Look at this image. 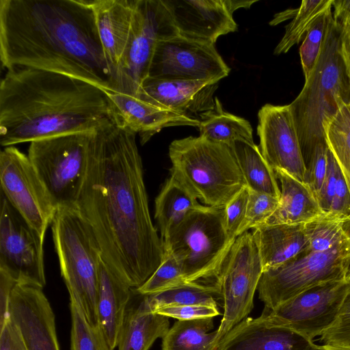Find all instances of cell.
Listing matches in <instances>:
<instances>
[{
	"mask_svg": "<svg viewBox=\"0 0 350 350\" xmlns=\"http://www.w3.org/2000/svg\"><path fill=\"white\" fill-rule=\"evenodd\" d=\"M76 208L103 261L132 288L161 263L163 245L150 217L136 133L116 121L95 129Z\"/></svg>",
	"mask_w": 350,
	"mask_h": 350,
	"instance_id": "cell-1",
	"label": "cell"
},
{
	"mask_svg": "<svg viewBox=\"0 0 350 350\" xmlns=\"http://www.w3.org/2000/svg\"><path fill=\"white\" fill-rule=\"evenodd\" d=\"M0 59L113 92V75L90 0H0Z\"/></svg>",
	"mask_w": 350,
	"mask_h": 350,
	"instance_id": "cell-2",
	"label": "cell"
},
{
	"mask_svg": "<svg viewBox=\"0 0 350 350\" xmlns=\"http://www.w3.org/2000/svg\"><path fill=\"white\" fill-rule=\"evenodd\" d=\"M113 121L106 90L80 79L16 66L1 81L2 146L89 131Z\"/></svg>",
	"mask_w": 350,
	"mask_h": 350,
	"instance_id": "cell-3",
	"label": "cell"
},
{
	"mask_svg": "<svg viewBox=\"0 0 350 350\" xmlns=\"http://www.w3.org/2000/svg\"><path fill=\"white\" fill-rule=\"evenodd\" d=\"M342 27L329 22L321 53L303 89L289 104L307 167L317 148L327 145L324 127L343 104L350 103V79L343 59Z\"/></svg>",
	"mask_w": 350,
	"mask_h": 350,
	"instance_id": "cell-4",
	"label": "cell"
},
{
	"mask_svg": "<svg viewBox=\"0 0 350 350\" xmlns=\"http://www.w3.org/2000/svg\"><path fill=\"white\" fill-rule=\"evenodd\" d=\"M170 176L205 206L224 207L244 187L231 148L199 137L174 140L169 146Z\"/></svg>",
	"mask_w": 350,
	"mask_h": 350,
	"instance_id": "cell-5",
	"label": "cell"
},
{
	"mask_svg": "<svg viewBox=\"0 0 350 350\" xmlns=\"http://www.w3.org/2000/svg\"><path fill=\"white\" fill-rule=\"evenodd\" d=\"M61 275L69 297L75 299L88 321L98 326L97 297L100 249L76 208H59L51 223Z\"/></svg>",
	"mask_w": 350,
	"mask_h": 350,
	"instance_id": "cell-6",
	"label": "cell"
},
{
	"mask_svg": "<svg viewBox=\"0 0 350 350\" xmlns=\"http://www.w3.org/2000/svg\"><path fill=\"white\" fill-rule=\"evenodd\" d=\"M225 207V206H224ZM224 207L202 205L191 212L163 242L188 282L213 279L234 240L226 231Z\"/></svg>",
	"mask_w": 350,
	"mask_h": 350,
	"instance_id": "cell-7",
	"label": "cell"
},
{
	"mask_svg": "<svg viewBox=\"0 0 350 350\" xmlns=\"http://www.w3.org/2000/svg\"><path fill=\"white\" fill-rule=\"evenodd\" d=\"M96 128L30 143L28 157L56 209L76 208Z\"/></svg>",
	"mask_w": 350,
	"mask_h": 350,
	"instance_id": "cell-8",
	"label": "cell"
},
{
	"mask_svg": "<svg viewBox=\"0 0 350 350\" xmlns=\"http://www.w3.org/2000/svg\"><path fill=\"white\" fill-rule=\"evenodd\" d=\"M178 35L163 0H137L129 42L114 76L113 92L138 96L157 42Z\"/></svg>",
	"mask_w": 350,
	"mask_h": 350,
	"instance_id": "cell-9",
	"label": "cell"
},
{
	"mask_svg": "<svg viewBox=\"0 0 350 350\" xmlns=\"http://www.w3.org/2000/svg\"><path fill=\"white\" fill-rule=\"evenodd\" d=\"M350 243L325 252H306L278 267L263 271L258 298L272 310L318 285L345 279L344 262Z\"/></svg>",
	"mask_w": 350,
	"mask_h": 350,
	"instance_id": "cell-10",
	"label": "cell"
},
{
	"mask_svg": "<svg viewBox=\"0 0 350 350\" xmlns=\"http://www.w3.org/2000/svg\"><path fill=\"white\" fill-rule=\"evenodd\" d=\"M262 273L261 258L252 234L245 232L234 241L215 280L221 291L224 308L217 329V345L252 310L254 293Z\"/></svg>",
	"mask_w": 350,
	"mask_h": 350,
	"instance_id": "cell-11",
	"label": "cell"
},
{
	"mask_svg": "<svg viewBox=\"0 0 350 350\" xmlns=\"http://www.w3.org/2000/svg\"><path fill=\"white\" fill-rule=\"evenodd\" d=\"M349 287L346 279L310 288L262 314L273 325L288 329L311 343L337 319Z\"/></svg>",
	"mask_w": 350,
	"mask_h": 350,
	"instance_id": "cell-12",
	"label": "cell"
},
{
	"mask_svg": "<svg viewBox=\"0 0 350 350\" xmlns=\"http://www.w3.org/2000/svg\"><path fill=\"white\" fill-rule=\"evenodd\" d=\"M0 183L1 193L44 239L57 209L28 155L13 146L5 147L0 153Z\"/></svg>",
	"mask_w": 350,
	"mask_h": 350,
	"instance_id": "cell-13",
	"label": "cell"
},
{
	"mask_svg": "<svg viewBox=\"0 0 350 350\" xmlns=\"http://www.w3.org/2000/svg\"><path fill=\"white\" fill-rule=\"evenodd\" d=\"M0 271L18 283L44 288V241L1 193Z\"/></svg>",
	"mask_w": 350,
	"mask_h": 350,
	"instance_id": "cell-14",
	"label": "cell"
},
{
	"mask_svg": "<svg viewBox=\"0 0 350 350\" xmlns=\"http://www.w3.org/2000/svg\"><path fill=\"white\" fill-rule=\"evenodd\" d=\"M230 71L213 44L178 35L157 42L148 77L219 82Z\"/></svg>",
	"mask_w": 350,
	"mask_h": 350,
	"instance_id": "cell-15",
	"label": "cell"
},
{
	"mask_svg": "<svg viewBox=\"0 0 350 350\" xmlns=\"http://www.w3.org/2000/svg\"><path fill=\"white\" fill-rule=\"evenodd\" d=\"M260 152L275 170L306 183V167L289 105H263L258 113Z\"/></svg>",
	"mask_w": 350,
	"mask_h": 350,
	"instance_id": "cell-16",
	"label": "cell"
},
{
	"mask_svg": "<svg viewBox=\"0 0 350 350\" xmlns=\"http://www.w3.org/2000/svg\"><path fill=\"white\" fill-rule=\"evenodd\" d=\"M9 315L18 327L28 350H60L55 313L43 288L16 283Z\"/></svg>",
	"mask_w": 350,
	"mask_h": 350,
	"instance_id": "cell-17",
	"label": "cell"
},
{
	"mask_svg": "<svg viewBox=\"0 0 350 350\" xmlns=\"http://www.w3.org/2000/svg\"><path fill=\"white\" fill-rule=\"evenodd\" d=\"M180 36L215 44L238 25L225 0H163Z\"/></svg>",
	"mask_w": 350,
	"mask_h": 350,
	"instance_id": "cell-18",
	"label": "cell"
},
{
	"mask_svg": "<svg viewBox=\"0 0 350 350\" xmlns=\"http://www.w3.org/2000/svg\"><path fill=\"white\" fill-rule=\"evenodd\" d=\"M107 92L116 122L138 133L142 144L161 129L176 126L198 127L199 119L150 103L139 96Z\"/></svg>",
	"mask_w": 350,
	"mask_h": 350,
	"instance_id": "cell-19",
	"label": "cell"
},
{
	"mask_svg": "<svg viewBox=\"0 0 350 350\" xmlns=\"http://www.w3.org/2000/svg\"><path fill=\"white\" fill-rule=\"evenodd\" d=\"M218 82L147 77L139 97L154 105L191 116L213 108Z\"/></svg>",
	"mask_w": 350,
	"mask_h": 350,
	"instance_id": "cell-20",
	"label": "cell"
},
{
	"mask_svg": "<svg viewBox=\"0 0 350 350\" xmlns=\"http://www.w3.org/2000/svg\"><path fill=\"white\" fill-rule=\"evenodd\" d=\"M216 350H321L288 329L269 323L262 313L247 317L234 325L220 340Z\"/></svg>",
	"mask_w": 350,
	"mask_h": 350,
	"instance_id": "cell-21",
	"label": "cell"
},
{
	"mask_svg": "<svg viewBox=\"0 0 350 350\" xmlns=\"http://www.w3.org/2000/svg\"><path fill=\"white\" fill-rule=\"evenodd\" d=\"M113 79L129 42L137 0H90Z\"/></svg>",
	"mask_w": 350,
	"mask_h": 350,
	"instance_id": "cell-22",
	"label": "cell"
},
{
	"mask_svg": "<svg viewBox=\"0 0 350 350\" xmlns=\"http://www.w3.org/2000/svg\"><path fill=\"white\" fill-rule=\"evenodd\" d=\"M133 288L117 276L100 260L97 297L98 326L111 350L117 347L119 332Z\"/></svg>",
	"mask_w": 350,
	"mask_h": 350,
	"instance_id": "cell-23",
	"label": "cell"
},
{
	"mask_svg": "<svg viewBox=\"0 0 350 350\" xmlns=\"http://www.w3.org/2000/svg\"><path fill=\"white\" fill-rule=\"evenodd\" d=\"M263 271L282 265L307 252L304 224L262 225L251 231Z\"/></svg>",
	"mask_w": 350,
	"mask_h": 350,
	"instance_id": "cell-24",
	"label": "cell"
},
{
	"mask_svg": "<svg viewBox=\"0 0 350 350\" xmlns=\"http://www.w3.org/2000/svg\"><path fill=\"white\" fill-rule=\"evenodd\" d=\"M137 294V301L132 302L131 299L126 309L118 338V350H149L170 329L169 318L152 312L146 295Z\"/></svg>",
	"mask_w": 350,
	"mask_h": 350,
	"instance_id": "cell-25",
	"label": "cell"
},
{
	"mask_svg": "<svg viewBox=\"0 0 350 350\" xmlns=\"http://www.w3.org/2000/svg\"><path fill=\"white\" fill-rule=\"evenodd\" d=\"M274 172L281 184L279 204L263 225L306 224L325 215L307 183L284 170Z\"/></svg>",
	"mask_w": 350,
	"mask_h": 350,
	"instance_id": "cell-26",
	"label": "cell"
},
{
	"mask_svg": "<svg viewBox=\"0 0 350 350\" xmlns=\"http://www.w3.org/2000/svg\"><path fill=\"white\" fill-rule=\"evenodd\" d=\"M202 206L195 196L170 176L155 199L154 218L162 242L191 212Z\"/></svg>",
	"mask_w": 350,
	"mask_h": 350,
	"instance_id": "cell-27",
	"label": "cell"
},
{
	"mask_svg": "<svg viewBox=\"0 0 350 350\" xmlns=\"http://www.w3.org/2000/svg\"><path fill=\"white\" fill-rule=\"evenodd\" d=\"M200 136L230 148L237 141L254 143L252 128L245 119L225 111L217 97L213 109L199 114Z\"/></svg>",
	"mask_w": 350,
	"mask_h": 350,
	"instance_id": "cell-28",
	"label": "cell"
},
{
	"mask_svg": "<svg viewBox=\"0 0 350 350\" xmlns=\"http://www.w3.org/2000/svg\"><path fill=\"white\" fill-rule=\"evenodd\" d=\"M250 189L280 199V189L273 168L255 143L237 141L230 148Z\"/></svg>",
	"mask_w": 350,
	"mask_h": 350,
	"instance_id": "cell-29",
	"label": "cell"
},
{
	"mask_svg": "<svg viewBox=\"0 0 350 350\" xmlns=\"http://www.w3.org/2000/svg\"><path fill=\"white\" fill-rule=\"evenodd\" d=\"M213 318L177 321L162 338V350H216Z\"/></svg>",
	"mask_w": 350,
	"mask_h": 350,
	"instance_id": "cell-30",
	"label": "cell"
},
{
	"mask_svg": "<svg viewBox=\"0 0 350 350\" xmlns=\"http://www.w3.org/2000/svg\"><path fill=\"white\" fill-rule=\"evenodd\" d=\"M146 297L152 312L168 306L202 304L218 307V301H222L220 289L215 282H189Z\"/></svg>",
	"mask_w": 350,
	"mask_h": 350,
	"instance_id": "cell-31",
	"label": "cell"
},
{
	"mask_svg": "<svg viewBox=\"0 0 350 350\" xmlns=\"http://www.w3.org/2000/svg\"><path fill=\"white\" fill-rule=\"evenodd\" d=\"M324 129L327 146L350 191V103L343 104Z\"/></svg>",
	"mask_w": 350,
	"mask_h": 350,
	"instance_id": "cell-32",
	"label": "cell"
},
{
	"mask_svg": "<svg viewBox=\"0 0 350 350\" xmlns=\"http://www.w3.org/2000/svg\"><path fill=\"white\" fill-rule=\"evenodd\" d=\"M333 0H304L293 12V19L285 27L284 34L274 50L275 55L287 53L305 38L315 20L332 6Z\"/></svg>",
	"mask_w": 350,
	"mask_h": 350,
	"instance_id": "cell-33",
	"label": "cell"
},
{
	"mask_svg": "<svg viewBox=\"0 0 350 350\" xmlns=\"http://www.w3.org/2000/svg\"><path fill=\"white\" fill-rule=\"evenodd\" d=\"M69 299L70 350H111L99 326L92 325L75 299Z\"/></svg>",
	"mask_w": 350,
	"mask_h": 350,
	"instance_id": "cell-34",
	"label": "cell"
},
{
	"mask_svg": "<svg viewBox=\"0 0 350 350\" xmlns=\"http://www.w3.org/2000/svg\"><path fill=\"white\" fill-rule=\"evenodd\" d=\"M304 229L308 243L307 252H325L349 243L340 222L324 216L304 224Z\"/></svg>",
	"mask_w": 350,
	"mask_h": 350,
	"instance_id": "cell-35",
	"label": "cell"
},
{
	"mask_svg": "<svg viewBox=\"0 0 350 350\" xmlns=\"http://www.w3.org/2000/svg\"><path fill=\"white\" fill-rule=\"evenodd\" d=\"M189 283L173 255L164 250L161 263L152 275L135 291L143 295H149Z\"/></svg>",
	"mask_w": 350,
	"mask_h": 350,
	"instance_id": "cell-36",
	"label": "cell"
},
{
	"mask_svg": "<svg viewBox=\"0 0 350 350\" xmlns=\"http://www.w3.org/2000/svg\"><path fill=\"white\" fill-rule=\"evenodd\" d=\"M332 16V6L315 20L299 48L300 59L305 80L310 75L318 60Z\"/></svg>",
	"mask_w": 350,
	"mask_h": 350,
	"instance_id": "cell-37",
	"label": "cell"
},
{
	"mask_svg": "<svg viewBox=\"0 0 350 350\" xmlns=\"http://www.w3.org/2000/svg\"><path fill=\"white\" fill-rule=\"evenodd\" d=\"M245 218L239 235L263 225L274 213L280 199L267 193L250 189Z\"/></svg>",
	"mask_w": 350,
	"mask_h": 350,
	"instance_id": "cell-38",
	"label": "cell"
},
{
	"mask_svg": "<svg viewBox=\"0 0 350 350\" xmlns=\"http://www.w3.org/2000/svg\"><path fill=\"white\" fill-rule=\"evenodd\" d=\"M250 190L244 187L224 207L226 229L229 237L235 240L244 222Z\"/></svg>",
	"mask_w": 350,
	"mask_h": 350,
	"instance_id": "cell-39",
	"label": "cell"
},
{
	"mask_svg": "<svg viewBox=\"0 0 350 350\" xmlns=\"http://www.w3.org/2000/svg\"><path fill=\"white\" fill-rule=\"evenodd\" d=\"M154 312L178 321L213 318L221 314L217 306L202 304L168 306L157 309Z\"/></svg>",
	"mask_w": 350,
	"mask_h": 350,
	"instance_id": "cell-40",
	"label": "cell"
},
{
	"mask_svg": "<svg viewBox=\"0 0 350 350\" xmlns=\"http://www.w3.org/2000/svg\"><path fill=\"white\" fill-rule=\"evenodd\" d=\"M324 217L340 222L350 218V191L340 168L329 212Z\"/></svg>",
	"mask_w": 350,
	"mask_h": 350,
	"instance_id": "cell-41",
	"label": "cell"
},
{
	"mask_svg": "<svg viewBox=\"0 0 350 350\" xmlns=\"http://www.w3.org/2000/svg\"><path fill=\"white\" fill-rule=\"evenodd\" d=\"M328 146H321L317 148L313 157L307 167V183L316 198L322 187L327 168Z\"/></svg>",
	"mask_w": 350,
	"mask_h": 350,
	"instance_id": "cell-42",
	"label": "cell"
},
{
	"mask_svg": "<svg viewBox=\"0 0 350 350\" xmlns=\"http://www.w3.org/2000/svg\"><path fill=\"white\" fill-rule=\"evenodd\" d=\"M339 169L340 167L328 147L326 176L317 196L319 206L325 215H327L330 210Z\"/></svg>",
	"mask_w": 350,
	"mask_h": 350,
	"instance_id": "cell-43",
	"label": "cell"
},
{
	"mask_svg": "<svg viewBox=\"0 0 350 350\" xmlns=\"http://www.w3.org/2000/svg\"><path fill=\"white\" fill-rule=\"evenodd\" d=\"M0 350H28L18 327L10 315L0 327Z\"/></svg>",
	"mask_w": 350,
	"mask_h": 350,
	"instance_id": "cell-44",
	"label": "cell"
},
{
	"mask_svg": "<svg viewBox=\"0 0 350 350\" xmlns=\"http://www.w3.org/2000/svg\"><path fill=\"white\" fill-rule=\"evenodd\" d=\"M321 344L350 346V319L334 323L320 336Z\"/></svg>",
	"mask_w": 350,
	"mask_h": 350,
	"instance_id": "cell-45",
	"label": "cell"
},
{
	"mask_svg": "<svg viewBox=\"0 0 350 350\" xmlns=\"http://www.w3.org/2000/svg\"><path fill=\"white\" fill-rule=\"evenodd\" d=\"M16 283L8 274L0 271V327L9 317L10 301Z\"/></svg>",
	"mask_w": 350,
	"mask_h": 350,
	"instance_id": "cell-46",
	"label": "cell"
},
{
	"mask_svg": "<svg viewBox=\"0 0 350 350\" xmlns=\"http://www.w3.org/2000/svg\"><path fill=\"white\" fill-rule=\"evenodd\" d=\"M332 12L334 21L340 26H344L350 21V0H333Z\"/></svg>",
	"mask_w": 350,
	"mask_h": 350,
	"instance_id": "cell-47",
	"label": "cell"
},
{
	"mask_svg": "<svg viewBox=\"0 0 350 350\" xmlns=\"http://www.w3.org/2000/svg\"><path fill=\"white\" fill-rule=\"evenodd\" d=\"M342 27L341 49L347 71L350 77V24L347 23Z\"/></svg>",
	"mask_w": 350,
	"mask_h": 350,
	"instance_id": "cell-48",
	"label": "cell"
},
{
	"mask_svg": "<svg viewBox=\"0 0 350 350\" xmlns=\"http://www.w3.org/2000/svg\"><path fill=\"white\" fill-rule=\"evenodd\" d=\"M347 281L349 282L348 290L335 322L350 319V280Z\"/></svg>",
	"mask_w": 350,
	"mask_h": 350,
	"instance_id": "cell-49",
	"label": "cell"
},
{
	"mask_svg": "<svg viewBox=\"0 0 350 350\" xmlns=\"http://www.w3.org/2000/svg\"><path fill=\"white\" fill-rule=\"evenodd\" d=\"M256 1H238V0H225L226 5L229 11L233 14V12L237 9L244 8H249Z\"/></svg>",
	"mask_w": 350,
	"mask_h": 350,
	"instance_id": "cell-50",
	"label": "cell"
},
{
	"mask_svg": "<svg viewBox=\"0 0 350 350\" xmlns=\"http://www.w3.org/2000/svg\"><path fill=\"white\" fill-rule=\"evenodd\" d=\"M321 350H350V346L332 345V344H321Z\"/></svg>",
	"mask_w": 350,
	"mask_h": 350,
	"instance_id": "cell-51",
	"label": "cell"
},
{
	"mask_svg": "<svg viewBox=\"0 0 350 350\" xmlns=\"http://www.w3.org/2000/svg\"><path fill=\"white\" fill-rule=\"evenodd\" d=\"M343 232L350 243V218L340 222Z\"/></svg>",
	"mask_w": 350,
	"mask_h": 350,
	"instance_id": "cell-52",
	"label": "cell"
},
{
	"mask_svg": "<svg viewBox=\"0 0 350 350\" xmlns=\"http://www.w3.org/2000/svg\"><path fill=\"white\" fill-rule=\"evenodd\" d=\"M345 278L350 280V256H347L344 262Z\"/></svg>",
	"mask_w": 350,
	"mask_h": 350,
	"instance_id": "cell-53",
	"label": "cell"
},
{
	"mask_svg": "<svg viewBox=\"0 0 350 350\" xmlns=\"http://www.w3.org/2000/svg\"><path fill=\"white\" fill-rule=\"evenodd\" d=\"M349 24H350V21H349Z\"/></svg>",
	"mask_w": 350,
	"mask_h": 350,
	"instance_id": "cell-54",
	"label": "cell"
},
{
	"mask_svg": "<svg viewBox=\"0 0 350 350\" xmlns=\"http://www.w3.org/2000/svg\"><path fill=\"white\" fill-rule=\"evenodd\" d=\"M349 79H350V77H349Z\"/></svg>",
	"mask_w": 350,
	"mask_h": 350,
	"instance_id": "cell-55",
	"label": "cell"
}]
</instances>
